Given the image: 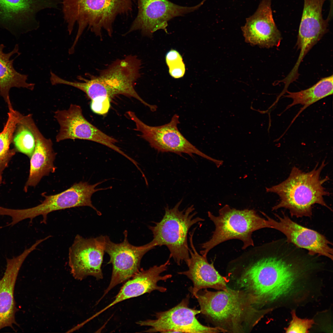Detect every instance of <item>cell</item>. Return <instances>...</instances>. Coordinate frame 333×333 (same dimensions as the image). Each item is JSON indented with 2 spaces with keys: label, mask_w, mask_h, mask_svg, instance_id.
Segmentation results:
<instances>
[{
  "label": "cell",
  "mask_w": 333,
  "mask_h": 333,
  "mask_svg": "<svg viewBox=\"0 0 333 333\" xmlns=\"http://www.w3.org/2000/svg\"><path fill=\"white\" fill-rule=\"evenodd\" d=\"M333 75L322 78L310 88L301 91L291 92L287 91V95L284 97L290 98L293 100L291 104L287 106L286 110L295 105H303L292 123L299 114L310 105L319 100L332 94L333 92Z\"/></svg>",
  "instance_id": "cell-23"
},
{
  "label": "cell",
  "mask_w": 333,
  "mask_h": 333,
  "mask_svg": "<svg viewBox=\"0 0 333 333\" xmlns=\"http://www.w3.org/2000/svg\"><path fill=\"white\" fill-rule=\"evenodd\" d=\"M23 122L32 132L35 141V150L30 158L29 176L24 189L26 192L29 187L36 186L43 176L55 172L56 167L54 162L56 153L53 150L51 140L41 133L31 115L26 116Z\"/></svg>",
  "instance_id": "cell-21"
},
{
  "label": "cell",
  "mask_w": 333,
  "mask_h": 333,
  "mask_svg": "<svg viewBox=\"0 0 333 333\" xmlns=\"http://www.w3.org/2000/svg\"><path fill=\"white\" fill-rule=\"evenodd\" d=\"M294 246L286 240L267 243L254 271V285L269 309L299 292L305 278L315 267L312 256Z\"/></svg>",
  "instance_id": "cell-1"
},
{
  "label": "cell",
  "mask_w": 333,
  "mask_h": 333,
  "mask_svg": "<svg viewBox=\"0 0 333 333\" xmlns=\"http://www.w3.org/2000/svg\"><path fill=\"white\" fill-rule=\"evenodd\" d=\"M189 298L188 294L171 309L156 313L154 319L140 321L136 324L150 327V328L145 331L147 332H221L218 328L204 326L198 321L196 315L200 313V311L189 307Z\"/></svg>",
  "instance_id": "cell-12"
},
{
  "label": "cell",
  "mask_w": 333,
  "mask_h": 333,
  "mask_svg": "<svg viewBox=\"0 0 333 333\" xmlns=\"http://www.w3.org/2000/svg\"><path fill=\"white\" fill-rule=\"evenodd\" d=\"M104 181L94 184H90L86 182L75 183L65 191L57 194L47 195L44 192L42 196L44 200L37 206L34 207L22 209L6 208L4 212L6 216H10L11 222L8 224L13 226L24 220L30 219L31 221L39 216H43L42 223L46 222L47 215L56 211L81 206H88L92 208L99 216L101 212L93 205L91 197L95 192L110 188H96Z\"/></svg>",
  "instance_id": "cell-8"
},
{
  "label": "cell",
  "mask_w": 333,
  "mask_h": 333,
  "mask_svg": "<svg viewBox=\"0 0 333 333\" xmlns=\"http://www.w3.org/2000/svg\"><path fill=\"white\" fill-rule=\"evenodd\" d=\"M37 246L35 243L18 256L6 258V269L3 277L0 279V330L6 327L13 328V324L18 325L15 319L17 309L14 295L15 285L23 262Z\"/></svg>",
  "instance_id": "cell-20"
},
{
  "label": "cell",
  "mask_w": 333,
  "mask_h": 333,
  "mask_svg": "<svg viewBox=\"0 0 333 333\" xmlns=\"http://www.w3.org/2000/svg\"><path fill=\"white\" fill-rule=\"evenodd\" d=\"M141 64L135 57L129 55L113 62L98 76L86 74L79 76L78 81L68 82V85L84 92L91 100L107 99L111 100L121 95L134 98L148 107L150 105L144 101L135 90L136 81L140 76Z\"/></svg>",
  "instance_id": "cell-5"
},
{
  "label": "cell",
  "mask_w": 333,
  "mask_h": 333,
  "mask_svg": "<svg viewBox=\"0 0 333 333\" xmlns=\"http://www.w3.org/2000/svg\"><path fill=\"white\" fill-rule=\"evenodd\" d=\"M170 260L169 258L164 264L155 265L147 269H140L131 279L126 281L113 301L95 315L97 316L115 305L127 299L155 290L161 292H165L166 288L158 286L157 283L159 281H165L172 277L171 274L161 275L170 265Z\"/></svg>",
  "instance_id": "cell-19"
},
{
  "label": "cell",
  "mask_w": 333,
  "mask_h": 333,
  "mask_svg": "<svg viewBox=\"0 0 333 333\" xmlns=\"http://www.w3.org/2000/svg\"><path fill=\"white\" fill-rule=\"evenodd\" d=\"M182 200L172 208H165V213L162 219L154 222L153 226L149 228L153 235L151 242L155 247L166 246L169 249V259L172 258L178 265L190 257L187 235L190 228L194 224L204 220L195 211L194 205L180 210L179 207Z\"/></svg>",
  "instance_id": "cell-7"
},
{
  "label": "cell",
  "mask_w": 333,
  "mask_h": 333,
  "mask_svg": "<svg viewBox=\"0 0 333 333\" xmlns=\"http://www.w3.org/2000/svg\"><path fill=\"white\" fill-rule=\"evenodd\" d=\"M12 142L16 150L31 158L35 147V139L31 130L21 121L20 116L19 122L13 135Z\"/></svg>",
  "instance_id": "cell-25"
},
{
  "label": "cell",
  "mask_w": 333,
  "mask_h": 333,
  "mask_svg": "<svg viewBox=\"0 0 333 333\" xmlns=\"http://www.w3.org/2000/svg\"><path fill=\"white\" fill-rule=\"evenodd\" d=\"M4 47L3 44H0V95L8 106L12 104L9 97L11 88H23L32 90L35 84L27 82V76L18 72L14 68V59L10 58L18 53V45H16L13 49L8 53L4 52Z\"/></svg>",
  "instance_id": "cell-22"
},
{
  "label": "cell",
  "mask_w": 333,
  "mask_h": 333,
  "mask_svg": "<svg viewBox=\"0 0 333 333\" xmlns=\"http://www.w3.org/2000/svg\"><path fill=\"white\" fill-rule=\"evenodd\" d=\"M200 313L223 333H249L270 310L256 308L242 291L227 288L197 293Z\"/></svg>",
  "instance_id": "cell-2"
},
{
  "label": "cell",
  "mask_w": 333,
  "mask_h": 333,
  "mask_svg": "<svg viewBox=\"0 0 333 333\" xmlns=\"http://www.w3.org/2000/svg\"><path fill=\"white\" fill-rule=\"evenodd\" d=\"M308 172L302 171L294 166L288 177L275 185L266 187L267 192L278 195L279 201L272 208V211L280 208L289 210L292 216L297 218L311 217L312 208L317 204L331 210L325 202L324 197L330 193L325 190L323 184L330 179L328 176L321 179L320 175L326 165L325 160L318 166Z\"/></svg>",
  "instance_id": "cell-3"
},
{
  "label": "cell",
  "mask_w": 333,
  "mask_h": 333,
  "mask_svg": "<svg viewBox=\"0 0 333 333\" xmlns=\"http://www.w3.org/2000/svg\"><path fill=\"white\" fill-rule=\"evenodd\" d=\"M168 67L170 75L175 78H181L185 74V65L183 60L173 63Z\"/></svg>",
  "instance_id": "cell-28"
},
{
  "label": "cell",
  "mask_w": 333,
  "mask_h": 333,
  "mask_svg": "<svg viewBox=\"0 0 333 333\" xmlns=\"http://www.w3.org/2000/svg\"><path fill=\"white\" fill-rule=\"evenodd\" d=\"M111 101L107 99H96L91 100L90 106L92 111L99 115L107 113L110 109Z\"/></svg>",
  "instance_id": "cell-27"
},
{
  "label": "cell",
  "mask_w": 333,
  "mask_h": 333,
  "mask_svg": "<svg viewBox=\"0 0 333 333\" xmlns=\"http://www.w3.org/2000/svg\"><path fill=\"white\" fill-rule=\"evenodd\" d=\"M132 56H134L136 58H137L140 61V63H141V61L140 60H139L138 58V57L136 56H133V55H132ZM148 108L150 109V110L151 111L154 112V111H155L156 110L157 107L156 105H150V106L149 107H148Z\"/></svg>",
  "instance_id": "cell-30"
},
{
  "label": "cell",
  "mask_w": 333,
  "mask_h": 333,
  "mask_svg": "<svg viewBox=\"0 0 333 333\" xmlns=\"http://www.w3.org/2000/svg\"><path fill=\"white\" fill-rule=\"evenodd\" d=\"M195 228L189 233V258L185 263L188 269L178 273L186 276L191 281L193 287L190 291L195 298L200 290L212 288L219 290L227 289L228 280L226 276L221 275L215 268L213 263H209L205 257L197 252L193 244V236Z\"/></svg>",
  "instance_id": "cell-18"
},
{
  "label": "cell",
  "mask_w": 333,
  "mask_h": 333,
  "mask_svg": "<svg viewBox=\"0 0 333 333\" xmlns=\"http://www.w3.org/2000/svg\"><path fill=\"white\" fill-rule=\"evenodd\" d=\"M105 242V236L87 238L76 236L68 252L69 265L75 279L81 280L89 276L103 278Z\"/></svg>",
  "instance_id": "cell-14"
},
{
  "label": "cell",
  "mask_w": 333,
  "mask_h": 333,
  "mask_svg": "<svg viewBox=\"0 0 333 333\" xmlns=\"http://www.w3.org/2000/svg\"><path fill=\"white\" fill-rule=\"evenodd\" d=\"M241 30L245 41L251 44L268 48L278 47L282 37L273 18L271 0H261Z\"/></svg>",
  "instance_id": "cell-17"
},
{
  "label": "cell",
  "mask_w": 333,
  "mask_h": 333,
  "mask_svg": "<svg viewBox=\"0 0 333 333\" xmlns=\"http://www.w3.org/2000/svg\"><path fill=\"white\" fill-rule=\"evenodd\" d=\"M54 117L60 126L56 137V142L66 139L88 140L103 145L127 157L115 145L117 140L103 133L85 119L79 105L71 104L67 109L57 110Z\"/></svg>",
  "instance_id": "cell-13"
},
{
  "label": "cell",
  "mask_w": 333,
  "mask_h": 333,
  "mask_svg": "<svg viewBox=\"0 0 333 333\" xmlns=\"http://www.w3.org/2000/svg\"><path fill=\"white\" fill-rule=\"evenodd\" d=\"M216 216L210 212L208 216L214 223L215 228L210 239L201 245L200 254L207 257L213 248L226 241L238 239L243 243L242 249L254 246L252 234L254 231L263 228H272L268 220L261 217L253 209L238 210L226 204Z\"/></svg>",
  "instance_id": "cell-6"
},
{
  "label": "cell",
  "mask_w": 333,
  "mask_h": 333,
  "mask_svg": "<svg viewBox=\"0 0 333 333\" xmlns=\"http://www.w3.org/2000/svg\"><path fill=\"white\" fill-rule=\"evenodd\" d=\"M8 118L2 130L0 132V174L7 166L16 152L15 149H10L13 135L19 122L20 113L15 110L12 105L8 106Z\"/></svg>",
  "instance_id": "cell-24"
},
{
  "label": "cell",
  "mask_w": 333,
  "mask_h": 333,
  "mask_svg": "<svg viewBox=\"0 0 333 333\" xmlns=\"http://www.w3.org/2000/svg\"><path fill=\"white\" fill-rule=\"evenodd\" d=\"M137 0V14L127 33L139 31L143 35L150 37L159 30L167 32L169 21L194 11L206 1L203 0L195 6L188 7L176 4L169 0Z\"/></svg>",
  "instance_id": "cell-10"
},
{
  "label": "cell",
  "mask_w": 333,
  "mask_h": 333,
  "mask_svg": "<svg viewBox=\"0 0 333 333\" xmlns=\"http://www.w3.org/2000/svg\"><path fill=\"white\" fill-rule=\"evenodd\" d=\"M135 125L134 130L141 133V137L158 152H171L180 156L186 154L191 157L194 154L213 162L217 167L222 161L212 158L204 153L187 140L179 131L178 125L179 116L174 114L168 123L161 125L151 126L144 123L132 111L127 112Z\"/></svg>",
  "instance_id": "cell-9"
},
{
  "label": "cell",
  "mask_w": 333,
  "mask_h": 333,
  "mask_svg": "<svg viewBox=\"0 0 333 333\" xmlns=\"http://www.w3.org/2000/svg\"><path fill=\"white\" fill-rule=\"evenodd\" d=\"M282 213L281 216L275 214L277 218L275 220L261 212L268 220L272 228L283 233L288 242L299 248L306 250L310 255L324 256L332 260L333 249L330 246L332 244L324 236L300 225L291 220L283 212Z\"/></svg>",
  "instance_id": "cell-16"
},
{
  "label": "cell",
  "mask_w": 333,
  "mask_h": 333,
  "mask_svg": "<svg viewBox=\"0 0 333 333\" xmlns=\"http://www.w3.org/2000/svg\"><path fill=\"white\" fill-rule=\"evenodd\" d=\"M55 5V0H0V27L15 35L32 30L37 13Z\"/></svg>",
  "instance_id": "cell-15"
},
{
  "label": "cell",
  "mask_w": 333,
  "mask_h": 333,
  "mask_svg": "<svg viewBox=\"0 0 333 333\" xmlns=\"http://www.w3.org/2000/svg\"><path fill=\"white\" fill-rule=\"evenodd\" d=\"M124 234V240L119 243L113 242L109 236H105V251L109 256L108 263L112 264V272L109 285L100 299L117 285L126 282L137 273L140 269L143 256L155 247L151 242L141 246L132 245L128 241L126 230Z\"/></svg>",
  "instance_id": "cell-11"
},
{
  "label": "cell",
  "mask_w": 333,
  "mask_h": 333,
  "mask_svg": "<svg viewBox=\"0 0 333 333\" xmlns=\"http://www.w3.org/2000/svg\"><path fill=\"white\" fill-rule=\"evenodd\" d=\"M181 60H183L182 56L178 51L174 49L170 50L166 55V61L168 66Z\"/></svg>",
  "instance_id": "cell-29"
},
{
  "label": "cell",
  "mask_w": 333,
  "mask_h": 333,
  "mask_svg": "<svg viewBox=\"0 0 333 333\" xmlns=\"http://www.w3.org/2000/svg\"><path fill=\"white\" fill-rule=\"evenodd\" d=\"M292 320L285 329L286 333H308L314 323L313 319H302L298 317L295 310L291 312Z\"/></svg>",
  "instance_id": "cell-26"
},
{
  "label": "cell",
  "mask_w": 333,
  "mask_h": 333,
  "mask_svg": "<svg viewBox=\"0 0 333 333\" xmlns=\"http://www.w3.org/2000/svg\"><path fill=\"white\" fill-rule=\"evenodd\" d=\"M2 174H0V184L2 182Z\"/></svg>",
  "instance_id": "cell-31"
},
{
  "label": "cell",
  "mask_w": 333,
  "mask_h": 333,
  "mask_svg": "<svg viewBox=\"0 0 333 333\" xmlns=\"http://www.w3.org/2000/svg\"><path fill=\"white\" fill-rule=\"evenodd\" d=\"M135 0H61L64 17L70 34L77 25L75 47L86 28L101 37L104 30L111 36L119 16L128 15Z\"/></svg>",
  "instance_id": "cell-4"
}]
</instances>
